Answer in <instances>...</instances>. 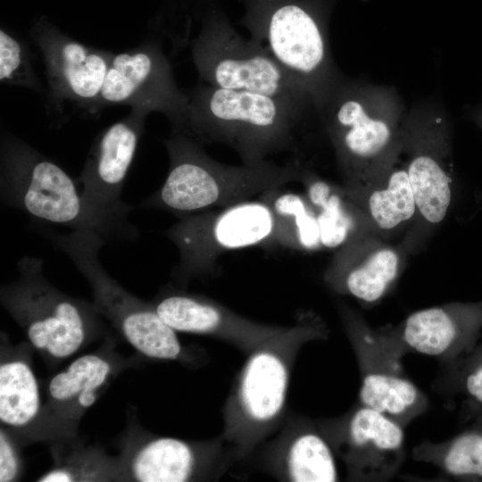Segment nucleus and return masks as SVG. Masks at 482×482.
Listing matches in <instances>:
<instances>
[{
  "label": "nucleus",
  "instance_id": "1",
  "mask_svg": "<svg viewBox=\"0 0 482 482\" xmlns=\"http://www.w3.org/2000/svg\"><path fill=\"white\" fill-rule=\"evenodd\" d=\"M328 337L325 320L303 311L291 325L247 354L222 411L221 435L235 461L249 457L280 428L298 353L308 342Z\"/></svg>",
  "mask_w": 482,
  "mask_h": 482
},
{
  "label": "nucleus",
  "instance_id": "2",
  "mask_svg": "<svg viewBox=\"0 0 482 482\" xmlns=\"http://www.w3.org/2000/svg\"><path fill=\"white\" fill-rule=\"evenodd\" d=\"M407 110L391 86L343 77L318 112L347 191L362 189L397 161Z\"/></svg>",
  "mask_w": 482,
  "mask_h": 482
},
{
  "label": "nucleus",
  "instance_id": "3",
  "mask_svg": "<svg viewBox=\"0 0 482 482\" xmlns=\"http://www.w3.org/2000/svg\"><path fill=\"white\" fill-rule=\"evenodd\" d=\"M187 96L185 120L172 133L202 145H226L245 163L263 162L295 148L300 129L311 114L281 98L203 82Z\"/></svg>",
  "mask_w": 482,
  "mask_h": 482
},
{
  "label": "nucleus",
  "instance_id": "4",
  "mask_svg": "<svg viewBox=\"0 0 482 482\" xmlns=\"http://www.w3.org/2000/svg\"><path fill=\"white\" fill-rule=\"evenodd\" d=\"M169 169L162 186L140 206L160 209L184 217L228 207L255 195L299 182L303 162H260L229 165L212 158L201 144L171 133L164 141Z\"/></svg>",
  "mask_w": 482,
  "mask_h": 482
},
{
  "label": "nucleus",
  "instance_id": "5",
  "mask_svg": "<svg viewBox=\"0 0 482 482\" xmlns=\"http://www.w3.org/2000/svg\"><path fill=\"white\" fill-rule=\"evenodd\" d=\"M39 257L23 256L18 278L1 286L0 302L49 367L73 356L102 336L104 317L93 302L72 297L43 274Z\"/></svg>",
  "mask_w": 482,
  "mask_h": 482
},
{
  "label": "nucleus",
  "instance_id": "6",
  "mask_svg": "<svg viewBox=\"0 0 482 482\" xmlns=\"http://www.w3.org/2000/svg\"><path fill=\"white\" fill-rule=\"evenodd\" d=\"M400 157L413 192L415 217L399 242L415 255L445 221L454 192L453 131L442 104L426 100L407 110L401 128Z\"/></svg>",
  "mask_w": 482,
  "mask_h": 482
},
{
  "label": "nucleus",
  "instance_id": "7",
  "mask_svg": "<svg viewBox=\"0 0 482 482\" xmlns=\"http://www.w3.org/2000/svg\"><path fill=\"white\" fill-rule=\"evenodd\" d=\"M38 231L71 259L92 289L98 312L141 355L156 360L195 365L192 353L179 339L177 331L159 316L152 302L135 296L103 268L99 251L106 243L93 229L60 233L43 225Z\"/></svg>",
  "mask_w": 482,
  "mask_h": 482
},
{
  "label": "nucleus",
  "instance_id": "8",
  "mask_svg": "<svg viewBox=\"0 0 482 482\" xmlns=\"http://www.w3.org/2000/svg\"><path fill=\"white\" fill-rule=\"evenodd\" d=\"M77 180L23 140L4 134L1 139L2 202L44 222L93 229L115 241L106 224L85 204Z\"/></svg>",
  "mask_w": 482,
  "mask_h": 482
},
{
  "label": "nucleus",
  "instance_id": "9",
  "mask_svg": "<svg viewBox=\"0 0 482 482\" xmlns=\"http://www.w3.org/2000/svg\"><path fill=\"white\" fill-rule=\"evenodd\" d=\"M272 212L262 199L181 217L164 231L179 258L171 278L181 287L212 275L218 259L235 249L273 245Z\"/></svg>",
  "mask_w": 482,
  "mask_h": 482
},
{
  "label": "nucleus",
  "instance_id": "10",
  "mask_svg": "<svg viewBox=\"0 0 482 482\" xmlns=\"http://www.w3.org/2000/svg\"><path fill=\"white\" fill-rule=\"evenodd\" d=\"M190 49L203 83L275 96L316 114L306 92L267 49L228 24L211 23L192 40Z\"/></svg>",
  "mask_w": 482,
  "mask_h": 482
},
{
  "label": "nucleus",
  "instance_id": "11",
  "mask_svg": "<svg viewBox=\"0 0 482 482\" xmlns=\"http://www.w3.org/2000/svg\"><path fill=\"white\" fill-rule=\"evenodd\" d=\"M147 114L131 110L96 137L76 179L86 205L112 232L115 241H134L137 229L128 221L134 206L121 200L124 183Z\"/></svg>",
  "mask_w": 482,
  "mask_h": 482
},
{
  "label": "nucleus",
  "instance_id": "12",
  "mask_svg": "<svg viewBox=\"0 0 482 482\" xmlns=\"http://www.w3.org/2000/svg\"><path fill=\"white\" fill-rule=\"evenodd\" d=\"M252 39L263 46L311 98L316 114L344 77L332 57L329 39L320 24L303 7L275 8Z\"/></svg>",
  "mask_w": 482,
  "mask_h": 482
},
{
  "label": "nucleus",
  "instance_id": "13",
  "mask_svg": "<svg viewBox=\"0 0 482 482\" xmlns=\"http://www.w3.org/2000/svg\"><path fill=\"white\" fill-rule=\"evenodd\" d=\"M118 456L123 482L217 480L235 461L221 434L187 441L150 434L136 422L127 429Z\"/></svg>",
  "mask_w": 482,
  "mask_h": 482
},
{
  "label": "nucleus",
  "instance_id": "14",
  "mask_svg": "<svg viewBox=\"0 0 482 482\" xmlns=\"http://www.w3.org/2000/svg\"><path fill=\"white\" fill-rule=\"evenodd\" d=\"M134 364L116 350L107 335L95 352L74 359L54 374L45 386L46 400L35 442L53 443L78 437L79 425L112 381Z\"/></svg>",
  "mask_w": 482,
  "mask_h": 482
},
{
  "label": "nucleus",
  "instance_id": "15",
  "mask_svg": "<svg viewBox=\"0 0 482 482\" xmlns=\"http://www.w3.org/2000/svg\"><path fill=\"white\" fill-rule=\"evenodd\" d=\"M112 104L128 105L147 115L161 112L170 120L172 132L179 129L187 112L188 96L179 87L159 44L147 42L113 54L98 110Z\"/></svg>",
  "mask_w": 482,
  "mask_h": 482
},
{
  "label": "nucleus",
  "instance_id": "16",
  "mask_svg": "<svg viewBox=\"0 0 482 482\" xmlns=\"http://www.w3.org/2000/svg\"><path fill=\"white\" fill-rule=\"evenodd\" d=\"M339 313L361 367V404L404 428L427 408L425 395L402 376L399 358L379 342L359 313L342 303Z\"/></svg>",
  "mask_w": 482,
  "mask_h": 482
},
{
  "label": "nucleus",
  "instance_id": "17",
  "mask_svg": "<svg viewBox=\"0 0 482 482\" xmlns=\"http://www.w3.org/2000/svg\"><path fill=\"white\" fill-rule=\"evenodd\" d=\"M318 423L353 480L390 478L403 461V428L368 407Z\"/></svg>",
  "mask_w": 482,
  "mask_h": 482
},
{
  "label": "nucleus",
  "instance_id": "18",
  "mask_svg": "<svg viewBox=\"0 0 482 482\" xmlns=\"http://www.w3.org/2000/svg\"><path fill=\"white\" fill-rule=\"evenodd\" d=\"M394 355L406 352L456 362L478 343L482 334V301L453 302L410 314L399 326L376 332Z\"/></svg>",
  "mask_w": 482,
  "mask_h": 482
},
{
  "label": "nucleus",
  "instance_id": "19",
  "mask_svg": "<svg viewBox=\"0 0 482 482\" xmlns=\"http://www.w3.org/2000/svg\"><path fill=\"white\" fill-rule=\"evenodd\" d=\"M46 71L51 101H71L98 111L101 91L113 54L86 46L54 28L40 25L32 32Z\"/></svg>",
  "mask_w": 482,
  "mask_h": 482
},
{
  "label": "nucleus",
  "instance_id": "20",
  "mask_svg": "<svg viewBox=\"0 0 482 482\" xmlns=\"http://www.w3.org/2000/svg\"><path fill=\"white\" fill-rule=\"evenodd\" d=\"M408 256L400 243L363 235L335 249L322 278L338 295L375 303L399 278Z\"/></svg>",
  "mask_w": 482,
  "mask_h": 482
},
{
  "label": "nucleus",
  "instance_id": "21",
  "mask_svg": "<svg viewBox=\"0 0 482 482\" xmlns=\"http://www.w3.org/2000/svg\"><path fill=\"white\" fill-rule=\"evenodd\" d=\"M152 303L159 316L175 331L216 337L245 354L287 327L254 321L212 299L171 287L162 289Z\"/></svg>",
  "mask_w": 482,
  "mask_h": 482
},
{
  "label": "nucleus",
  "instance_id": "22",
  "mask_svg": "<svg viewBox=\"0 0 482 482\" xmlns=\"http://www.w3.org/2000/svg\"><path fill=\"white\" fill-rule=\"evenodd\" d=\"M262 450L263 468L278 480L335 482L339 478L335 452L318 421L288 417Z\"/></svg>",
  "mask_w": 482,
  "mask_h": 482
},
{
  "label": "nucleus",
  "instance_id": "23",
  "mask_svg": "<svg viewBox=\"0 0 482 482\" xmlns=\"http://www.w3.org/2000/svg\"><path fill=\"white\" fill-rule=\"evenodd\" d=\"M34 348L26 341L12 345L1 332L0 423L21 445L35 443L43 402L36 377Z\"/></svg>",
  "mask_w": 482,
  "mask_h": 482
},
{
  "label": "nucleus",
  "instance_id": "24",
  "mask_svg": "<svg viewBox=\"0 0 482 482\" xmlns=\"http://www.w3.org/2000/svg\"><path fill=\"white\" fill-rule=\"evenodd\" d=\"M345 191L360 209L370 232L383 239L390 241L404 234L415 217V199L400 154L378 180L362 189Z\"/></svg>",
  "mask_w": 482,
  "mask_h": 482
},
{
  "label": "nucleus",
  "instance_id": "25",
  "mask_svg": "<svg viewBox=\"0 0 482 482\" xmlns=\"http://www.w3.org/2000/svg\"><path fill=\"white\" fill-rule=\"evenodd\" d=\"M299 183L304 195L316 212L323 248H338L349 240L367 234L370 229L342 184L326 180L304 165Z\"/></svg>",
  "mask_w": 482,
  "mask_h": 482
},
{
  "label": "nucleus",
  "instance_id": "26",
  "mask_svg": "<svg viewBox=\"0 0 482 482\" xmlns=\"http://www.w3.org/2000/svg\"><path fill=\"white\" fill-rule=\"evenodd\" d=\"M54 464L38 482L122 481L119 456H110L97 445H84L74 439L51 443Z\"/></svg>",
  "mask_w": 482,
  "mask_h": 482
},
{
  "label": "nucleus",
  "instance_id": "27",
  "mask_svg": "<svg viewBox=\"0 0 482 482\" xmlns=\"http://www.w3.org/2000/svg\"><path fill=\"white\" fill-rule=\"evenodd\" d=\"M259 196L273 214V245L298 251L323 248L316 212L304 195L284 191L280 187Z\"/></svg>",
  "mask_w": 482,
  "mask_h": 482
},
{
  "label": "nucleus",
  "instance_id": "28",
  "mask_svg": "<svg viewBox=\"0 0 482 482\" xmlns=\"http://www.w3.org/2000/svg\"><path fill=\"white\" fill-rule=\"evenodd\" d=\"M414 457L432 463L456 480L482 482V420L474 421L448 441L420 445L414 449Z\"/></svg>",
  "mask_w": 482,
  "mask_h": 482
},
{
  "label": "nucleus",
  "instance_id": "29",
  "mask_svg": "<svg viewBox=\"0 0 482 482\" xmlns=\"http://www.w3.org/2000/svg\"><path fill=\"white\" fill-rule=\"evenodd\" d=\"M0 79L4 84L39 88L29 48L4 29L0 31Z\"/></svg>",
  "mask_w": 482,
  "mask_h": 482
},
{
  "label": "nucleus",
  "instance_id": "30",
  "mask_svg": "<svg viewBox=\"0 0 482 482\" xmlns=\"http://www.w3.org/2000/svg\"><path fill=\"white\" fill-rule=\"evenodd\" d=\"M455 383L468 419L482 420V342L454 363Z\"/></svg>",
  "mask_w": 482,
  "mask_h": 482
},
{
  "label": "nucleus",
  "instance_id": "31",
  "mask_svg": "<svg viewBox=\"0 0 482 482\" xmlns=\"http://www.w3.org/2000/svg\"><path fill=\"white\" fill-rule=\"evenodd\" d=\"M21 445L6 428L0 427V482L21 479L23 464L20 454Z\"/></svg>",
  "mask_w": 482,
  "mask_h": 482
},
{
  "label": "nucleus",
  "instance_id": "32",
  "mask_svg": "<svg viewBox=\"0 0 482 482\" xmlns=\"http://www.w3.org/2000/svg\"><path fill=\"white\" fill-rule=\"evenodd\" d=\"M470 117L477 126L482 129V105L473 110Z\"/></svg>",
  "mask_w": 482,
  "mask_h": 482
}]
</instances>
